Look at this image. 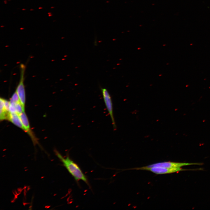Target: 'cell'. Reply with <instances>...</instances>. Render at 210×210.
<instances>
[{
  "mask_svg": "<svg viewBox=\"0 0 210 210\" xmlns=\"http://www.w3.org/2000/svg\"><path fill=\"white\" fill-rule=\"evenodd\" d=\"M0 119L2 121L5 120H8L10 112L4 106L2 98H0Z\"/></svg>",
  "mask_w": 210,
  "mask_h": 210,
  "instance_id": "ba28073f",
  "label": "cell"
},
{
  "mask_svg": "<svg viewBox=\"0 0 210 210\" xmlns=\"http://www.w3.org/2000/svg\"><path fill=\"white\" fill-rule=\"evenodd\" d=\"M201 163H185L173 162H164L155 163L145 166L146 167H161L167 168H180L183 166L190 165H201Z\"/></svg>",
  "mask_w": 210,
  "mask_h": 210,
  "instance_id": "5b68a950",
  "label": "cell"
},
{
  "mask_svg": "<svg viewBox=\"0 0 210 210\" xmlns=\"http://www.w3.org/2000/svg\"><path fill=\"white\" fill-rule=\"evenodd\" d=\"M8 120L26 132L19 115L16 113H10Z\"/></svg>",
  "mask_w": 210,
  "mask_h": 210,
  "instance_id": "52a82bcc",
  "label": "cell"
},
{
  "mask_svg": "<svg viewBox=\"0 0 210 210\" xmlns=\"http://www.w3.org/2000/svg\"><path fill=\"white\" fill-rule=\"evenodd\" d=\"M52 15L51 14L49 15V16H51Z\"/></svg>",
  "mask_w": 210,
  "mask_h": 210,
  "instance_id": "7c38bea8",
  "label": "cell"
},
{
  "mask_svg": "<svg viewBox=\"0 0 210 210\" xmlns=\"http://www.w3.org/2000/svg\"><path fill=\"white\" fill-rule=\"evenodd\" d=\"M15 112L18 115L25 111V109L23 108L20 102L15 103Z\"/></svg>",
  "mask_w": 210,
  "mask_h": 210,
  "instance_id": "9c48e42d",
  "label": "cell"
},
{
  "mask_svg": "<svg viewBox=\"0 0 210 210\" xmlns=\"http://www.w3.org/2000/svg\"><path fill=\"white\" fill-rule=\"evenodd\" d=\"M129 169L140 170L149 171L157 174H171L178 172L180 171L194 170V169H186L180 168H167L161 167H146L143 166L140 167H137L130 169Z\"/></svg>",
  "mask_w": 210,
  "mask_h": 210,
  "instance_id": "7a4b0ae2",
  "label": "cell"
},
{
  "mask_svg": "<svg viewBox=\"0 0 210 210\" xmlns=\"http://www.w3.org/2000/svg\"><path fill=\"white\" fill-rule=\"evenodd\" d=\"M48 14L49 15H50V14H51V13H50V12L48 13Z\"/></svg>",
  "mask_w": 210,
  "mask_h": 210,
  "instance_id": "8fae6325",
  "label": "cell"
},
{
  "mask_svg": "<svg viewBox=\"0 0 210 210\" xmlns=\"http://www.w3.org/2000/svg\"><path fill=\"white\" fill-rule=\"evenodd\" d=\"M10 100L15 103L20 102L19 97L16 91L12 96Z\"/></svg>",
  "mask_w": 210,
  "mask_h": 210,
  "instance_id": "30bf717a",
  "label": "cell"
},
{
  "mask_svg": "<svg viewBox=\"0 0 210 210\" xmlns=\"http://www.w3.org/2000/svg\"><path fill=\"white\" fill-rule=\"evenodd\" d=\"M104 101L111 120L114 130L116 129L113 114V105L111 97L107 90L104 88H101Z\"/></svg>",
  "mask_w": 210,
  "mask_h": 210,
  "instance_id": "3957f363",
  "label": "cell"
},
{
  "mask_svg": "<svg viewBox=\"0 0 210 210\" xmlns=\"http://www.w3.org/2000/svg\"><path fill=\"white\" fill-rule=\"evenodd\" d=\"M25 10V9H22V10Z\"/></svg>",
  "mask_w": 210,
  "mask_h": 210,
  "instance_id": "5bb4252c",
  "label": "cell"
},
{
  "mask_svg": "<svg viewBox=\"0 0 210 210\" xmlns=\"http://www.w3.org/2000/svg\"><path fill=\"white\" fill-rule=\"evenodd\" d=\"M20 75L19 83L16 88V91L19 97L20 101L24 109L26 101V95L24 84V76L25 70V66L22 64L20 65Z\"/></svg>",
  "mask_w": 210,
  "mask_h": 210,
  "instance_id": "277c9868",
  "label": "cell"
},
{
  "mask_svg": "<svg viewBox=\"0 0 210 210\" xmlns=\"http://www.w3.org/2000/svg\"><path fill=\"white\" fill-rule=\"evenodd\" d=\"M55 154L63 163V166L77 182L81 180L84 181L89 187V182L86 176L78 165L67 155L64 158L57 150H55Z\"/></svg>",
  "mask_w": 210,
  "mask_h": 210,
  "instance_id": "6da1fadb",
  "label": "cell"
},
{
  "mask_svg": "<svg viewBox=\"0 0 210 210\" xmlns=\"http://www.w3.org/2000/svg\"><path fill=\"white\" fill-rule=\"evenodd\" d=\"M19 115L22 124L26 130V132L30 136L33 141L34 144L35 145L36 144H38L36 138L35 137L31 130L29 121L25 111L22 112Z\"/></svg>",
  "mask_w": 210,
  "mask_h": 210,
  "instance_id": "8992f818",
  "label": "cell"
},
{
  "mask_svg": "<svg viewBox=\"0 0 210 210\" xmlns=\"http://www.w3.org/2000/svg\"><path fill=\"white\" fill-rule=\"evenodd\" d=\"M39 8V9H41V8H42V7H39V8Z\"/></svg>",
  "mask_w": 210,
  "mask_h": 210,
  "instance_id": "4fadbf2b",
  "label": "cell"
},
{
  "mask_svg": "<svg viewBox=\"0 0 210 210\" xmlns=\"http://www.w3.org/2000/svg\"><path fill=\"white\" fill-rule=\"evenodd\" d=\"M33 10V9H31L30 10Z\"/></svg>",
  "mask_w": 210,
  "mask_h": 210,
  "instance_id": "9a60e30c",
  "label": "cell"
}]
</instances>
